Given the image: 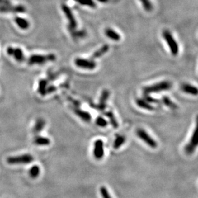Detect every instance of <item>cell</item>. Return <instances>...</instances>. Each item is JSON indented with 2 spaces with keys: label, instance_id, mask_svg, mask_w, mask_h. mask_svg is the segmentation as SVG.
Masks as SVG:
<instances>
[{
  "label": "cell",
  "instance_id": "6da1fadb",
  "mask_svg": "<svg viewBox=\"0 0 198 198\" xmlns=\"http://www.w3.org/2000/svg\"><path fill=\"white\" fill-rule=\"evenodd\" d=\"M172 87V83L169 81H162L153 85L146 87L144 89V94L158 93L162 91H168Z\"/></svg>",
  "mask_w": 198,
  "mask_h": 198
},
{
  "label": "cell",
  "instance_id": "7a4b0ae2",
  "mask_svg": "<svg viewBox=\"0 0 198 198\" xmlns=\"http://www.w3.org/2000/svg\"><path fill=\"white\" fill-rule=\"evenodd\" d=\"M136 134L137 137L143 142H144L146 145H148L149 148L152 149H156L158 146L157 142L154 139L148 132L144 129L139 128L137 130Z\"/></svg>",
  "mask_w": 198,
  "mask_h": 198
},
{
  "label": "cell",
  "instance_id": "3957f363",
  "mask_svg": "<svg viewBox=\"0 0 198 198\" xmlns=\"http://www.w3.org/2000/svg\"><path fill=\"white\" fill-rule=\"evenodd\" d=\"M163 37L167 44L171 54L174 56H177L179 53V46L171 33L169 30H164L163 31Z\"/></svg>",
  "mask_w": 198,
  "mask_h": 198
},
{
  "label": "cell",
  "instance_id": "277c9868",
  "mask_svg": "<svg viewBox=\"0 0 198 198\" xmlns=\"http://www.w3.org/2000/svg\"><path fill=\"white\" fill-rule=\"evenodd\" d=\"M34 157L30 154H25L18 156L9 157L7 159V162L10 165L28 164L34 161Z\"/></svg>",
  "mask_w": 198,
  "mask_h": 198
},
{
  "label": "cell",
  "instance_id": "5b68a950",
  "mask_svg": "<svg viewBox=\"0 0 198 198\" xmlns=\"http://www.w3.org/2000/svg\"><path fill=\"white\" fill-rule=\"evenodd\" d=\"M56 57L53 54H48V55H41V54H34L30 57L28 60V64L30 65L33 64H43L47 62H51L55 60Z\"/></svg>",
  "mask_w": 198,
  "mask_h": 198
},
{
  "label": "cell",
  "instance_id": "8992f818",
  "mask_svg": "<svg viewBox=\"0 0 198 198\" xmlns=\"http://www.w3.org/2000/svg\"><path fill=\"white\" fill-rule=\"evenodd\" d=\"M198 144L197 140V128L196 127L189 142L185 146L184 151L187 155H191L195 151Z\"/></svg>",
  "mask_w": 198,
  "mask_h": 198
},
{
  "label": "cell",
  "instance_id": "52a82bcc",
  "mask_svg": "<svg viewBox=\"0 0 198 198\" xmlns=\"http://www.w3.org/2000/svg\"><path fill=\"white\" fill-rule=\"evenodd\" d=\"M93 156L97 160H101L105 156L104 142L101 139H97L94 142Z\"/></svg>",
  "mask_w": 198,
  "mask_h": 198
},
{
  "label": "cell",
  "instance_id": "ba28073f",
  "mask_svg": "<svg viewBox=\"0 0 198 198\" xmlns=\"http://www.w3.org/2000/svg\"><path fill=\"white\" fill-rule=\"evenodd\" d=\"M74 63L77 67L82 69L92 70L96 68V63L92 59L77 58L75 59Z\"/></svg>",
  "mask_w": 198,
  "mask_h": 198
},
{
  "label": "cell",
  "instance_id": "9c48e42d",
  "mask_svg": "<svg viewBox=\"0 0 198 198\" xmlns=\"http://www.w3.org/2000/svg\"><path fill=\"white\" fill-rule=\"evenodd\" d=\"M62 8L66 17H67V19H68L69 29L71 30H74L77 27V22L76 21V19L72 12L71 8L65 5H62Z\"/></svg>",
  "mask_w": 198,
  "mask_h": 198
},
{
  "label": "cell",
  "instance_id": "30bf717a",
  "mask_svg": "<svg viewBox=\"0 0 198 198\" xmlns=\"http://www.w3.org/2000/svg\"><path fill=\"white\" fill-rule=\"evenodd\" d=\"M7 52L10 56H13L14 59L19 62H23L25 60L23 52L20 48L8 47L7 50Z\"/></svg>",
  "mask_w": 198,
  "mask_h": 198
},
{
  "label": "cell",
  "instance_id": "8fae6325",
  "mask_svg": "<svg viewBox=\"0 0 198 198\" xmlns=\"http://www.w3.org/2000/svg\"><path fill=\"white\" fill-rule=\"evenodd\" d=\"M110 92L108 90L105 89L102 91L100 100H99V103L97 105V108H98L100 111H105V109L106 107V102L108 99L109 98Z\"/></svg>",
  "mask_w": 198,
  "mask_h": 198
},
{
  "label": "cell",
  "instance_id": "7c38bea8",
  "mask_svg": "<svg viewBox=\"0 0 198 198\" xmlns=\"http://www.w3.org/2000/svg\"><path fill=\"white\" fill-rule=\"evenodd\" d=\"M25 8L23 6H0V12H24Z\"/></svg>",
  "mask_w": 198,
  "mask_h": 198
},
{
  "label": "cell",
  "instance_id": "4fadbf2b",
  "mask_svg": "<svg viewBox=\"0 0 198 198\" xmlns=\"http://www.w3.org/2000/svg\"><path fill=\"white\" fill-rule=\"evenodd\" d=\"M74 112L77 116L80 117L82 120L86 123H89L92 119V117L90 113L83 111V110L80 109L78 108H76L74 110Z\"/></svg>",
  "mask_w": 198,
  "mask_h": 198
},
{
  "label": "cell",
  "instance_id": "5bb4252c",
  "mask_svg": "<svg viewBox=\"0 0 198 198\" xmlns=\"http://www.w3.org/2000/svg\"><path fill=\"white\" fill-rule=\"evenodd\" d=\"M135 103L139 108L146 110V111H153L155 109V107H154L152 105H151V103L146 101L144 99L137 98L135 100Z\"/></svg>",
  "mask_w": 198,
  "mask_h": 198
},
{
  "label": "cell",
  "instance_id": "9a60e30c",
  "mask_svg": "<svg viewBox=\"0 0 198 198\" xmlns=\"http://www.w3.org/2000/svg\"><path fill=\"white\" fill-rule=\"evenodd\" d=\"M182 90L183 92L188 94L192 96H197V88L194 85L185 83L182 86Z\"/></svg>",
  "mask_w": 198,
  "mask_h": 198
},
{
  "label": "cell",
  "instance_id": "2e32d148",
  "mask_svg": "<svg viewBox=\"0 0 198 198\" xmlns=\"http://www.w3.org/2000/svg\"><path fill=\"white\" fill-rule=\"evenodd\" d=\"M105 34L108 39L114 41H119L120 39L119 34L111 28H107L105 30Z\"/></svg>",
  "mask_w": 198,
  "mask_h": 198
},
{
  "label": "cell",
  "instance_id": "e0dca14e",
  "mask_svg": "<svg viewBox=\"0 0 198 198\" xmlns=\"http://www.w3.org/2000/svg\"><path fill=\"white\" fill-rule=\"evenodd\" d=\"M126 140V139L125 136L121 135H117L113 142L114 149H119V148H121L125 144Z\"/></svg>",
  "mask_w": 198,
  "mask_h": 198
},
{
  "label": "cell",
  "instance_id": "ac0fdd59",
  "mask_svg": "<svg viewBox=\"0 0 198 198\" xmlns=\"http://www.w3.org/2000/svg\"><path fill=\"white\" fill-rule=\"evenodd\" d=\"M105 116L108 118L109 120L110 123L111 124L112 127L114 129H117L119 127V123L116 119V117L114 115V114L112 111H106L105 112Z\"/></svg>",
  "mask_w": 198,
  "mask_h": 198
},
{
  "label": "cell",
  "instance_id": "d6986e66",
  "mask_svg": "<svg viewBox=\"0 0 198 198\" xmlns=\"http://www.w3.org/2000/svg\"><path fill=\"white\" fill-rule=\"evenodd\" d=\"M109 48H110V47L108 45H105L101 48H100L92 54L91 59L93 60V59H97V58H100V57H102L103 54H105V53H106L108 51Z\"/></svg>",
  "mask_w": 198,
  "mask_h": 198
},
{
  "label": "cell",
  "instance_id": "ffe728a7",
  "mask_svg": "<svg viewBox=\"0 0 198 198\" xmlns=\"http://www.w3.org/2000/svg\"><path fill=\"white\" fill-rule=\"evenodd\" d=\"M50 142L51 141L48 138L41 136H37L34 140V143L37 146H48L50 144Z\"/></svg>",
  "mask_w": 198,
  "mask_h": 198
},
{
  "label": "cell",
  "instance_id": "44dd1931",
  "mask_svg": "<svg viewBox=\"0 0 198 198\" xmlns=\"http://www.w3.org/2000/svg\"><path fill=\"white\" fill-rule=\"evenodd\" d=\"M162 102L165 106H166L167 108L171 110H177L178 108L177 105L174 102H173L168 96H163L162 97Z\"/></svg>",
  "mask_w": 198,
  "mask_h": 198
},
{
  "label": "cell",
  "instance_id": "7402d4cb",
  "mask_svg": "<svg viewBox=\"0 0 198 198\" xmlns=\"http://www.w3.org/2000/svg\"><path fill=\"white\" fill-rule=\"evenodd\" d=\"M46 125V121L42 118H39L36 120V123L35 124L34 128V133L35 134H39L40 132L43 128H45Z\"/></svg>",
  "mask_w": 198,
  "mask_h": 198
},
{
  "label": "cell",
  "instance_id": "603a6c76",
  "mask_svg": "<svg viewBox=\"0 0 198 198\" xmlns=\"http://www.w3.org/2000/svg\"><path fill=\"white\" fill-rule=\"evenodd\" d=\"M15 22L16 23V24L17 25V26L23 30H26L28 28L30 25L28 21H26L25 19L21 18L20 17H15Z\"/></svg>",
  "mask_w": 198,
  "mask_h": 198
},
{
  "label": "cell",
  "instance_id": "cb8c5ba5",
  "mask_svg": "<svg viewBox=\"0 0 198 198\" xmlns=\"http://www.w3.org/2000/svg\"><path fill=\"white\" fill-rule=\"evenodd\" d=\"M40 172V167H39L37 165H35V166H33L29 170V175L30 177L33 178L35 179L37 178Z\"/></svg>",
  "mask_w": 198,
  "mask_h": 198
},
{
  "label": "cell",
  "instance_id": "d4e9b609",
  "mask_svg": "<svg viewBox=\"0 0 198 198\" xmlns=\"http://www.w3.org/2000/svg\"><path fill=\"white\" fill-rule=\"evenodd\" d=\"M47 85H48V82L46 80H42L39 83L38 91L41 95L44 96L47 94Z\"/></svg>",
  "mask_w": 198,
  "mask_h": 198
},
{
  "label": "cell",
  "instance_id": "484cf974",
  "mask_svg": "<svg viewBox=\"0 0 198 198\" xmlns=\"http://www.w3.org/2000/svg\"><path fill=\"white\" fill-rule=\"evenodd\" d=\"M96 124L97 126L100 128H105L108 126V122L107 120L101 116H98L96 119Z\"/></svg>",
  "mask_w": 198,
  "mask_h": 198
},
{
  "label": "cell",
  "instance_id": "4316f807",
  "mask_svg": "<svg viewBox=\"0 0 198 198\" xmlns=\"http://www.w3.org/2000/svg\"><path fill=\"white\" fill-rule=\"evenodd\" d=\"M77 3L83 6H87L91 8H95L96 5L93 0H74Z\"/></svg>",
  "mask_w": 198,
  "mask_h": 198
},
{
  "label": "cell",
  "instance_id": "83f0119b",
  "mask_svg": "<svg viewBox=\"0 0 198 198\" xmlns=\"http://www.w3.org/2000/svg\"><path fill=\"white\" fill-rule=\"evenodd\" d=\"M140 2L146 12H151L153 10V5L150 2V0H140Z\"/></svg>",
  "mask_w": 198,
  "mask_h": 198
},
{
  "label": "cell",
  "instance_id": "f1b7e54d",
  "mask_svg": "<svg viewBox=\"0 0 198 198\" xmlns=\"http://www.w3.org/2000/svg\"><path fill=\"white\" fill-rule=\"evenodd\" d=\"M100 192L102 198H112L107 188L105 186H102L100 189Z\"/></svg>",
  "mask_w": 198,
  "mask_h": 198
},
{
  "label": "cell",
  "instance_id": "f546056e",
  "mask_svg": "<svg viewBox=\"0 0 198 198\" xmlns=\"http://www.w3.org/2000/svg\"><path fill=\"white\" fill-rule=\"evenodd\" d=\"M143 99H144L146 101H148L149 103H153V104L160 103V101L158 100H157V99L153 97L149 94H144V98Z\"/></svg>",
  "mask_w": 198,
  "mask_h": 198
},
{
  "label": "cell",
  "instance_id": "4dcf8cb0",
  "mask_svg": "<svg viewBox=\"0 0 198 198\" xmlns=\"http://www.w3.org/2000/svg\"><path fill=\"white\" fill-rule=\"evenodd\" d=\"M10 5L11 3L9 0H0V5L1 6H8Z\"/></svg>",
  "mask_w": 198,
  "mask_h": 198
},
{
  "label": "cell",
  "instance_id": "1f68e13d",
  "mask_svg": "<svg viewBox=\"0 0 198 198\" xmlns=\"http://www.w3.org/2000/svg\"><path fill=\"white\" fill-rule=\"evenodd\" d=\"M55 87L53 86H50L49 88H47V93H51L55 91Z\"/></svg>",
  "mask_w": 198,
  "mask_h": 198
},
{
  "label": "cell",
  "instance_id": "d6a6232c",
  "mask_svg": "<svg viewBox=\"0 0 198 198\" xmlns=\"http://www.w3.org/2000/svg\"><path fill=\"white\" fill-rule=\"evenodd\" d=\"M97 2H100V3H106L108 2V0H97Z\"/></svg>",
  "mask_w": 198,
  "mask_h": 198
}]
</instances>
